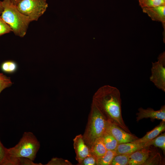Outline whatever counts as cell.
<instances>
[{"instance_id": "cell-11", "label": "cell", "mask_w": 165, "mask_h": 165, "mask_svg": "<svg viewBox=\"0 0 165 165\" xmlns=\"http://www.w3.org/2000/svg\"><path fill=\"white\" fill-rule=\"evenodd\" d=\"M142 9L143 12L146 13L152 20L162 23L165 33V5Z\"/></svg>"}, {"instance_id": "cell-6", "label": "cell", "mask_w": 165, "mask_h": 165, "mask_svg": "<svg viewBox=\"0 0 165 165\" xmlns=\"http://www.w3.org/2000/svg\"><path fill=\"white\" fill-rule=\"evenodd\" d=\"M150 81L158 89L165 92V53H160L157 61L152 63Z\"/></svg>"}, {"instance_id": "cell-18", "label": "cell", "mask_w": 165, "mask_h": 165, "mask_svg": "<svg viewBox=\"0 0 165 165\" xmlns=\"http://www.w3.org/2000/svg\"><path fill=\"white\" fill-rule=\"evenodd\" d=\"M148 147L153 145L161 148L163 152H165V134H161L153 139L146 142Z\"/></svg>"}, {"instance_id": "cell-20", "label": "cell", "mask_w": 165, "mask_h": 165, "mask_svg": "<svg viewBox=\"0 0 165 165\" xmlns=\"http://www.w3.org/2000/svg\"><path fill=\"white\" fill-rule=\"evenodd\" d=\"M130 154H119L113 158L111 165H128Z\"/></svg>"}, {"instance_id": "cell-1", "label": "cell", "mask_w": 165, "mask_h": 165, "mask_svg": "<svg viewBox=\"0 0 165 165\" xmlns=\"http://www.w3.org/2000/svg\"><path fill=\"white\" fill-rule=\"evenodd\" d=\"M92 101L108 119L125 131L131 133L123 118L120 93L117 88L108 85L101 87L94 94Z\"/></svg>"}, {"instance_id": "cell-15", "label": "cell", "mask_w": 165, "mask_h": 165, "mask_svg": "<svg viewBox=\"0 0 165 165\" xmlns=\"http://www.w3.org/2000/svg\"><path fill=\"white\" fill-rule=\"evenodd\" d=\"M117 155L115 150H107L105 154L97 158V165H111L113 158Z\"/></svg>"}, {"instance_id": "cell-2", "label": "cell", "mask_w": 165, "mask_h": 165, "mask_svg": "<svg viewBox=\"0 0 165 165\" xmlns=\"http://www.w3.org/2000/svg\"><path fill=\"white\" fill-rule=\"evenodd\" d=\"M2 4L3 9L1 17L16 35L24 37L31 20L18 10L11 0H3Z\"/></svg>"}, {"instance_id": "cell-12", "label": "cell", "mask_w": 165, "mask_h": 165, "mask_svg": "<svg viewBox=\"0 0 165 165\" xmlns=\"http://www.w3.org/2000/svg\"><path fill=\"white\" fill-rule=\"evenodd\" d=\"M148 147L146 142L135 143L132 142L119 144L115 150L118 154H130L135 151Z\"/></svg>"}, {"instance_id": "cell-5", "label": "cell", "mask_w": 165, "mask_h": 165, "mask_svg": "<svg viewBox=\"0 0 165 165\" xmlns=\"http://www.w3.org/2000/svg\"><path fill=\"white\" fill-rule=\"evenodd\" d=\"M18 10L31 21H37L46 11V0H21L15 5Z\"/></svg>"}, {"instance_id": "cell-9", "label": "cell", "mask_w": 165, "mask_h": 165, "mask_svg": "<svg viewBox=\"0 0 165 165\" xmlns=\"http://www.w3.org/2000/svg\"><path fill=\"white\" fill-rule=\"evenodd\" d=\"M136 113L137 121L145 118H150L152 119L162 120L165 122V105H163L158 110H155L151 108L144 109L141 107L138 108Z\"/></svg>"}, {"instance_id": "cell-14", "label": "cell", "mask_w": 165, "mask_h": 165, "mask_svg": "<svg viewBox=\"0 0 165 165\" xmlns=\"http://www.w3.org/2000/svg\"><path fill=\"white\" fill-rule=\"evenodd\" d=\"M90 152L97 158L105 154L107 151L101 137L98 138L90 148Z\"/></svg>"}, {"instance_id": "cell-17", "label": "cell", "mask_w": 165, "mask_h": 165, "mask_svg": "<svg viewBox=\"0 0 165 165\" xmlns=\"http://www.w3.org/2000/svg\"><path fill=\"white\" fill-rule=\"evenodd\" d=\"M1 70L8 74L15 72L18 69V65L14 61L9 60L3 62L0 67Z\"/></svg>"}, {"instance_id": "cell-26", "label": "cell", "mask_w": 165, "mask_h": 165, "mask_svg": "<svg viewBox=\"0 0 165 165\" xmlns=\"http://www.w3.org/2000/svg\"><path fill=\"white\" fill-rule=\"evenodd\" d=\"M20 165H42L41 163H35L33 161L26 158H20Z\"/></svg>"}, {"instance_id": "cell-3", "label": "cell", "mask_w": 165, "mask_h": 165, "mask_svg": "<svg viewBox=\"0 0 165 165\" xmlns=\"http://www.w3.org/2000/svg\"><path fill=\"white\" fill-rule=\"evenodd\" d=\"M108 119L92 101L87 126L83 135L86 144L90 148L105 131Z\"/></svg>"}, {"instance_id": "cell-28", "label": "cell", "mask_w": 165, "mask_h": 165, "mask_svg": "<svg viewBox=\"0 0 165 165\" xmlns=\"http://www.w3.org/2000/svg\"><path fill=\"white\" fill-rule=\"evenodd\" d=\"M3 7L2 4V1H0V12L1 13L3 11Z\"/></svg>"}, {"instance_id": "cell-23", "label": "cell", "mask_w": 165, "mask_h": 165, "mask_svg": "<svg viewBox=\"0 0 165 165\" xmlns=\"http://www.w3.org/2000/svg\"><path fill=\"white\" fill-rule=\"evenodd\" d=\"M97 157L91 152L78 165H96L97 163Z\"/></svg>"}, {"instance_id": "cell-4", "label": "cell", "mask_w": 165, "mask_h": 165, "mask_svg": "<svg viewBox=\"0 0 165 165\" xmlns=\"http://www.w3.org/2000/svg\"><path fill=\"white\" fill-rule=\"evenodd\" d=\"M40 147V142L33 133L25 132L16 145L7 148V152L11 157L26 158L34 161Z\"/></svg>"}, {"instance_id": "cell-24", "label": "cell", "mask_w": 165, "mask_h": 165, "mask_svg": "<svg viewBox=\"0 0 165 165\" xmlns=\"http://www.w3.org/2000/svg\"><path fill=\"white\" fill-rule=\"evenodd\" d=\"M46 165H72L69 161L61 158L54 157L52 158Z\"/></svg>"}, {"instance_id": "cell-19", "label": "cell", "mask_w": 165, "mask_h": 165, "mask_svg": "<svg viewBox=\"0 0 165 165\" xmlns=\"http://www.w3.org/2000/svg\"><path fill=\"white\" fill-rule=\"evenodd\" d=\"M142 8L154 7L165 5V0H138Z\"/></svg>"}, {"instance_id": "cell-10", "label": "cell", "mask_w": 165, "mask_h": 165, "mask_svg": "<svg viewBox=\"0 0 165 165\" xmlns=\"http://www.w3.org/2000/svg\"><path fill=\"white\" fill-rule=\"evenodd\" d=\"M149 147L138 150L131 154L128 165H145L152 154Z\"/></svg>"}, {"instance_id": "cell-16", "label": "cell", "mask_w": 165, "mask_h": 165, "mask_svg": "<svg viewBox=\"0 0 165 165\" xmlns=\"http://www.w3.org/2000/svg\"><path fill=\"white\" fill-rule=\"evenodd\" d=\"M101 137L107 150L116 149L119 144L116 139L111 135L105 131Z\"/></svg>"}, {"instance_id": "cell-13", "label": "cell", "mask_w": 165, "mask_h": 165, "mask_svg": "<svg viewBox=\"0 0 165 165\" xmlns=\"http://www.w3.org/2000/svg\"><path fill=\"white\" fill-rule=\"evenodd\" d=\"M165 122L162 121L160 123L151 130L147 132L142 138L138 139L132 142L145 143L149 141L156 137L165 130Z\"/></svg>"}, {"instance_id": "cell-21", "label": "cell", "mask_w": 165, "mask_h": 165, "mask_svg": "<svg viewBox=\"0 0 165 165\" xmlns=\"http://www.w3.org/2000/svg\"><path fill=\"white\" fill-rule=\"evenodd\" d=\"M7 149L3 145L0 139V165H9V157Z\"/></svg>"}, {"instance_id": "cell-29", "label": "cell", "mask_w": 165, "mask_h": 165, "mask_svg": "<svg viewBox=\"0 0 165 165\" xmlns=\"http://www.w3.org/2000/svg\"><path fill=\"white\" fill-rule=\"evenodd\" d=\"M1 13L0 12V14H1Z\"/></svg>"}, {"instance_id": "cell-27", "label": "cell", "mask_w": 165, "mask_h": 165, "mask_svg": "<svg viewBox=\"0 0 165 165\" xmlns=\"http://www.w3.org/2000/svg\"><path fill=\"white\" fill-rule=\"evenodd\" d=\"M12 2L15 5H16L21 0H11Z\"/></svg>"}, {"instance_id": "cell-8", "label": "cell", "mask_w": 165, "mask_h": 165, "mask_svg": "<svg viewBox=\"0 0 165 165\" xmlns=\"http://www.w3.org/2000/svg\"><path fill=\"white\" fill-rule=\"evenodd\" d=\"M73 146L76 154L75 159L79 163L90 153V148L85 142L83 135L79 134L73 139Z\"/></svg>"}, {"instance_id": "cell-22", "label": "cell", "mask_w": 165, "mask_h": 165, "mask_svg": "<svg viewBox=\"0 0 165 165\" xmlns=\"http://www.w3.org/2000/svg\"><path fill=\"white\" fill-rule=\"evenodd\" d=\"M12 84L10 77L0 73V94L4 89L10 86Z\"/></svg>"}, {"instance_id": "cell-7", "label": "cell", "mask_w": 165, "mask_h": 165, "mask_svg": "<svg viewBox=\"0 0 165 165\" xmlns=\"http://www.w3.org/2000/svg\"><path fill=\"white\" fill-rule=\"evenodd\" d=\"M105 131L111 135L118 144L132 142L138 138L134 135L123 130L109 119L107 122Z\"/></svg>"}, {"instance_id": "cell-25", "label": "cell", "mask_w": 165, "mask_h": 165, "mask_svg": "<svg viewBox=\"0 0 165 165\" xmlns=\"http://www.w3.org/2000/svg\"><path fill=\"white\" fill-rule=\"evenodd\" d=\"M12 31L10 27L0 16V36Z\"/></svg>"}]
</instances>
